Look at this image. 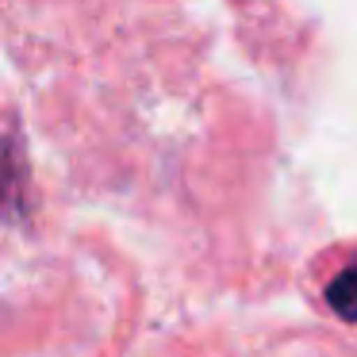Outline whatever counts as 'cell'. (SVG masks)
Instances as JSON below:
<instances>
[{
    "label": "cell",
    "mask_w": 357,
    "mask_h": 357,
    "mask_svg": "<svg viewBox=\"0 0 357 357\" xmlns=\"http://www.w3.org/2000/svg\"><path fill=\"white\" fill-rule=\"evenodd\" d=\"M326 303L338 311L346 323H357V261L346 265L326 288Z\"/></svg>",
    "instance_id": "1"
}]
</instances>
